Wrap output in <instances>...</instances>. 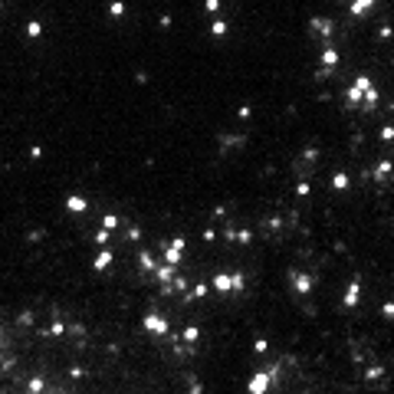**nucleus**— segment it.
<instances>
[{"mask_svg":"<svg viewBox=\"0 0 394 394\" xmlns=\"http://www.w3.org/2000/svg\"><path fill=\"white\" fill-rule=\"evenodd\" d=\"M348 102L352 105H365V109L378 105V89H375V82H371L368 76H355L352 89H348Z\"/></svg>","mask_w":394,"mask_h":394,"instance_id":"nucleus-1","label":"nucleus"},{"mask_svg":"<svg viewBox=\"0 0 394 394\" xmlns=\"http://www.w3.org/2000/svg\"><path fill=\"white\" fill-rule=\"evenodd\" d=\"M246 283V276L243 273H220V276H213V289L217 292H240Z\"/></svg>","mask_w":394,"mask_h":394,"instance_id":"nucleus-2","label":"nucleus"},{"mask_svg":"<svg viewBox=\"0 0 394 394\" xmlns=\"http://www.w3.org/2000/svg\"><path fill=\"white\" fill-rule=\"evenodd\" d=\"M276 378V368H269V371H260V375H253L250 378V394H266V388H269V381Z\"/></svg>","mask_w":394,"mask_h":394,"instance_id":"nucleus-3","label":"nucleus"},{"mask_svg":"<svg viewBox=\"0 0 394 394\" xmlns=\"http://www.w3.org/2000/svg\"><path fill=\"white\" fill-rule=\"evenodd\" d=\"M358 299H362V283L355 279V283L348 286V292H345V309H355V306H358Z\"/></svg>","mask_w":394,"mask_h":394,"instance_id":"nucleus-4","label":"nucleus"},{"mask_svg":"<svg viewBox=\"0 0 394 394\" xmlns=\"http://www.w3.org/2000/svg\"><path fill=\"white\" fill-rule=\"evenodd\" d=\"M145 329L158 332V335H165V332H168V322H165V319H158V315H145Z\"/></svg>","mask_w":394,"mask_h":394,"instance_id":"nucleus-5","label":"nucleus"},{"mask_svg":"<svg viewBox=\"0 0 394 394\" xmlns=\"http://www.w3.org/2000/svg\"><path fill=\"white\" fill-rule=\"evenodd\" d=\"M371 7H375V0H352V13L355 16H365Z\"/></svg>","mask_w":394,"mask_h":394,"instance_id":"nucleus-6","label":"nucleus"},{"mask_svg":"<svg viewBox=\"0 0 394 394\" xmlns=\"http://www.w3.org/2000/svg\"><path fill=\"white\" fill-rule=\"evenodd\" d=\"M322 66H329V69H335V66H339V53H335L332 46L322 49Z\"/></svg>","mask_w":394,"mask_h":394,"instance_id":"nucleus-7","label":"nucleus"},{"mask_svg":"<svg viewBox=\"0 0 394 394\" xmlns=\"http://www.w3.org/2000/svg\"><path fill=\"white\" fill-rule=\"evenodd\" d=\"M312 30L322 33V36H332V23H329V20H322V16H315V20H312Z\"/></svg>","mask_w":394,"mask_h":394,"instance_id":"nucleus-8","label":"nucleus"},{"mask_svg":"<svg viewBox=\"0 0 394 394\" xmlns=\"http://www.w3.org/2000/svg\"><path fill=\"white\" fill-rule=\"evenodd\" d=\"M66 207H69L72 213H82V210H86V200H82V197H76V194H72V197H66Z\"/></svg>","mask_w":394,"mask_h":394,"instance_id":"nucleus-9","label":"nucleus"},{"mask_svg":"<svg viewBox=\"0 0 394 394\" xmlns=\"http://www.w3.org/2000/svg\"><path fill=\"white\" fill-rule=\"evenodd\" d=\"M109 263H112V253L109 250H102L99 256H95V269H109Z\"/></svg>","mask_w":394,"mask_h":394,"instance_id":"nucleus-10","label":"nucleus"},{"mask_svg":"<svg viewBox=\"0 0 394 394\" xmlns=\"http://www.w3.org/2000/svg\"><path fill=\"white\" fill-rule=\"evenodd\" d=\"M296 289L309 292V289H312V279H309V276H296Z\"/></svg>","mask_w":394,"mask_h":394,"instance_id":"nucleus-11","label":"nucleus"},{"mask_svg":"<svg viewBox=\"0 0 394 394\" xmlns=\"http://www.w3.org/2000/svg\"><path fill=\"white\" fill-rule=\"evenodd\" d=\"M332 184H335L339 191H345L348 188V174H335V181H332Z\"/></svg>","mask_w":394,"mask_h":394,"instance_id":"nucleus-12","label":"nucleus"},{"mask_svg":"<svg viewBox=\"0 0 394 394\" xmlns=\"http://www.w3.org/2000/svg\"><path fill=\"white\" fill-rule=\"evenodd\" d=\"M375 174H378V178H388V174H391V165H388V161H385V165H378V171H375Z\"/></svg>","mask_w":394,"mask_h":394,"instance_id":"nucleus-13","label":"nucleus"},{"mask_svg":"<svg viewBox=\"0 0 394 394\" xmlns=\"http://www.w3.org/2000/svg\"><path fill=\"white\" fill-rule=\"evenodd\" d=\"M381 312H385L388 319H394V302H385V306H381Z\"/></svg>","mask_w":394,"mask_h":394,"instance_id":"nucleus-14","label":"nucleus"}]
</instances>
